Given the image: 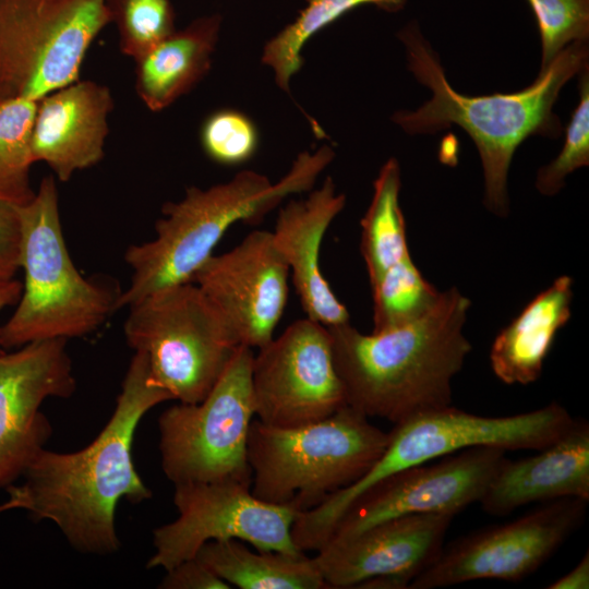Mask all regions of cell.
Here are the masks:
<instances>
[{
    "label": "cell",
    "mask_w": 589,
    "mask_h": 589,
    "mask_svg": "<svg viewBox=\"0 0 589 589\" xmlns=\"http://www.w3.org/2000/svg\"><path fill=\"white\" fill-rule=\"evenodd\" d=\"M345 204V194L338 193L327 177L308 197L292 200L280 208L272 231L306 317L326 327L349 323V312L324 278L320 264L325 232Z\"/></svg>",
    "instance_id": "cell-19"
},
{
    "label": "cell",
    "mask_w": 589,
    "mask_h": 589,
    "mask_svg": "<svg viewBox=\"0 0 589 589\" xmlns=\"http://www.w3.org/2000/svg\"><path fill=\"white\" fill-rule=\"evenodd\" d=\"M536 15L543 71L574 41L589 38V0H527Z\"/></svg>",
    "instance_id": "cell-30"
},
{
    "label": "cell",
    "mask_w": 589,
    "mask_h": 589,
    "mask_svg": "<svg viewBox=\"0 0 589 589\" xmlns=\"http://www.w3.org/2000/svg\"><path fill=\"white\" fill-rule=\"evenodd\" d=\"M107 5L118 29L120 50L133 60L176 31L170 0H107Z\"/></svg>",
    "instance_id": "cell-28"
},
{
    "label": "cell",
    "mask_w": 589,
    "mask_h": 589,
    "mask_svg": "<svg viewBox=\"0 0 589 589\" xmlns=\"http://www.w3.org/2000/svg\"><path fill=\"white\" fill-rule=\"evenodd\" d=\"M579 101L566 129L561 153L541 167L536 177L537 190L545 195L557 194L573 171L589 165V68L579 73Z\"/></svg>",
    "instance_id": "cell-29"
},
{
    "label": "cell",
    "mask_w": 589,
    "mask_h": 589,
    "mask_svg": "<svg viewBox=\"0 0 589 589\" xmlns=\"http://www.w3.org/2000/svg\"><path fill=\"white\" fill-rule=\"evenodd\" d=\"M13 508H19V503L16 500L9 497L7 502L0 505V513L9 510V509H13Z\"/></svg>",
    "instance_id": "cell-36"
},
{
    "label": "cell",
    "mask_w": 589,
    "mask_h": 589,
    "mask_svg": "<svg viewBox=\"0 0 589 589\" xmlns=\"http://www.w3.org/2000/svg\"><path fill=\"white\" fill-rule=\"evenodd\" d=\"M200 139L205 154L225 166L250 160L259 146V133L253 121L233 109L209 115L202 124Z\"/></svg>",
    "instance_id": "cell-31"
},
{
    "label": "cell",
    "mask_w": 589,
    "mask_h": 589,
    "mask_svg": "<svg viewBox=\"0 0 589 589\" xmlns=\"http://www.w3.org/2000/svg\"><path fill=\"white\" fill-rule=\"evenodd\" d=\"M372 4L386 12L401 10L406 0H306L298 16L264 46L262 62L272 69L276 84L289 93L291 77L303 65L306 41L350 10Z\"/></svg>",
    "instance_id": "cell-25"
},
{
    "label": "cell",
    "mask_w": 589,
    "mask_h": 589,
    "mask_svg": "<svg viewBox=\"0 0 589 589\" xmlns=\"http://www.w3.org/2000/svg\"><path fill=\"white\" fill-rule=\"evenodd\" d=\"M253 357L255 417L264 424L296 428L347 406L328 328L309 317L291 323Z\"/></svg>",
    "instance_id": "cell-12"
},
{
    "label": "cell",
    "mask_w": 589,
    "mask_h": 589,
    "mask_svg": "<svg viewBox=\"0 0 589 589\" xmlns=\"http://www.w3.org/2000/svg\"><path fill=\"white\" fill-rule=\"evenodd\" d=\"M334 157L333 148L323 145L313 153H300L276 183L260 172L243 170L207 189L188 188L180 201L166 203L164 216L155 224V238L125 251L131 280L119 296L117 310L165 287L191 281L231 226L260 223L287 196L311 189Z\"/></svg>",
    "instance_id": "cell-4"
},
{
    "label": "cell",
    "mask_w": 589,
    "mask_h": 589,
    "mask_svg": "<svg viewBox=\"0 0 589 589\" xmlns=\"http://www.w3.org/2000/svg\"><path fill=\"white\" fill-rule=\"evenodd\" d=\"M20 240L17 206L0 200V285L13 279L20 268Z\"/></svg>",
    "instance_id": "cell-32"
},
{
    "label": "cell",
    "mask_w": 589,
    "mask_h": 589,
    "mask_svg": "<svg viewBox=\"0 0 589 589\" xmlns=\"http://www.w3.org/2000/svg\"><path fill=\"white\" fill-rule=\"evenodd\" d=\"M17 211L24 284L15 311L0 326V348L9 351L95 332L117 310L121 291L107 280L84 277L75 267L63 238L55 177H45Z\"/></svg>",
    "instance_id": "cell-5"
},
{
    "label": "cell",
    "mask_w": 589,
    "mask_h": 589,
    "mask_svg": "<svg viewBox=\"0 0 589 589\" xmlns=\"http://www.w3.org/2000/svg\"><path fill=\"white\" fill-rule=\"evenodd\" d=\"M254 353L239 346L197 404H178L158 418L161 469L175 484L237 481L251 485L248 437L255 408L251 384Z\"/></svg>",
    "instance_id": "cell-9"
},
{
    "label": "cell",
    "mask_w": 589,
    "mask_h": 589,
    "mask_svg": "<svg viewBox=\"0 0 589 589\" xmlns=\"http://www.w3.org/2000/svg\"><path fill=\"white\" fill-rule=\"evenodd\" d=\"M289 275L272 231L254 230L228 252L211 255L191 281L215 305L240 345L261 348L273 339L287 305Z\"/></svg>",
    "instance_id": "cell-17"
},
{
    "label": "cell",
    "mask_w": 589,
    "mask_h": 589,
    "mask_svg": "<svg viewBox=\"0 0 589 589\" xmlns=\"http://www.w3.org/2000/svg\"><path fill=\"white\" fill-rule=\"evenodd\" d=\"M388 433L350 406L296 428L253 419L248 437L251 492L259 500L312 509L361 479L382 456Z\"/></svg>",
    "instance_id": "cell-7"
},
{
    "label": "cell",
    "mask_w": 589,
    "mask_h": 589,
    "mask_svg": "<svg viewBox=\"0 0 589 589\" xmlns=\"http://www.w3.org/2000/svg\"><path fill=\"white\" fill-rule=\"evenodd\" d=\"M123 333L128 345L145 354L151 383L182 404L202 401L241 346L192 281L165 287L129 306Z\"/></svg>",
    "instance_id": "cell-8"
},
{
    "label": "cell",
    "mask_w": 589,
    "mask_h": 589,
    "mask_svg": "<svg viewBox=\"0 0 589 589\" xmlns=\"http://www.w3.org/2000/svg\"><path fill=\"white\" fill-rule=\"evenodd\" d=\"M109 23L107 0H0V101H39L79 81Z\"/></svg>",
    "instance_id": "cell-10"
},
{
    "label": "cell",
    "mask_w": 589,
    "mask_h": 589,
    "mask_svg": "<svg viewBox=\"0 0 589 589\" xmlns=\"http://www.w3.org/2000/svg\"><path fill=\"white\" fill-rule=\"evenodd\" d=\"M231 587L240 589L327 588L314 557L252 551L240 540L208 541L195 554Z\"/></svg>",
    "instance_id": "cell-23"
},
{
    "label": "cell",
    "mask_w": 589,
    "mask_h": 589,
    "mask_svg": "<svg viewBox=\"0 0 589 589\" xmlns=\"http://www.w3.org/2000/svg\"><path fill=\"white\" fill-rule=\"evenodd\" d=\"M573 278L557 277L539 292L495 337L490 363L507 385L536 382L558 330L572 315Z\"/></svg>",
    "instance_id": "cell-21"
},
{
    "label": "cell",
    "mask_w": 589,
    "mask_h": 589,
    "mask_svg": "<svg viewBox=\"0 0 589 589\" xmlns=\"http://www.w3.org/2000/svg\"><path fill=\"white\" fill-rule=\"evenodd\" d=\"M251 485L237 481L175 484L178 517L153 531L155 553L147 568L168 570L193 558L208 541L240 540L255 550L300 555L292 539L299 514L292 507L255 497Z\"/></svg>",
    "instance_id": "cell-11"
},
{
    "label": "cell",
    "mask_w": 589,
    "mask_h": 589,
    "mask_svg": "<svg viewBox=\"0 0 589 589\" xmlns=\"http://www.w3.org/2000/svg\"><path fill=\"white\" fill-rule=\"evenodd\" d=\"M110 89L94 81H76L37 103L32 133L35 163H45L61 182L98 164L105 155Z\"/></svg>",
    "instance_id": "cell-18"
},
{
    "label": "cell",
    "mask_w": 589,
    "mask_h": 589,
    "mask_svg": "<svg viewBox=\"0 0 589 589\" xmlns=\"http://www.w3.org/2000/svg\"><path fill=\"white\" fill-rule=\"evenodd\" d=\"M588 501L546 502L510 522L468 534L443 548L409 589H433L477 579L518 581L534 573L575 532Z\"/></svg>",
    "instance_id": "cell-13"
},
{
    "label": "cell",
    "mask_w": 589,
    "mask_h": 589,
    "mask_svg": "<svg viewBox=\"0 0 589 589\" xmlns=\"http://www.w3.org/2000/svg\"><path fill=\"white\" fill-rule=\"evenodd\" d=\"M168 400L171 395L151 383L145 354L134 351L113 412L96 438L72 453L43 448L25 470L24 482L5 488L9 497L34 519L52 521L76 551L117 552L118 503L152 497L132 460L135 431L152 408Z\"/></svg>",
    "instance_id": "cell-1"
},
{
    "label": "cell",
    "mask_w": 589,
    "mask_h": 589,
    "mask_svg": "<svg viewBox=\"0 0 589 589\" xmlns=\"http://www.w3.org/2000/svg\"><path fill=\"white\" fill-rule=\"evenodd\" d=\"M506 452L493 446L469 447L433 460L434 464L411 467L384 478L349 504L326 542L349 538L400 516H455L481 500L508 459Z\"/></svg>",
    "instance_id": "cell-14"
},
{
    "label": "cell",
    "mask_w": 589,
    "mask_h": 589,
    "mask_svg": "<svg viewBox=\"0 0 589 589\" xmlns=\"http://www.w3.org/2000/svg\"><path fill=\"white\" fill-rule=\"evenodd\" d=\"M158 588L161 589H230V585L216 576L199 558L185 560L166 570Z\"/></svg>",
    "instance_id": "cell-33"
},
{
    "label": "cell",
    "mask_w": 589,
    "mask_h": 589,
    "mask_svg": "<svg viewBox=\"0 0 589 589\" xmlns=\"http://www.w3.org/2000/svg\"><path fill=\"white\" fill-rule=\"evenodd\" d=\"M549 589H587L589 588V555L588 552L578 564L567 574L549 585Z\"/></svg>",
    "instance_id": "cell-34"
},
{
    "label": "cell",
    "mask_w": 589,
    "mask_h": 589,
    "mask_svg": "<svg viewBox=\"0 0 589 589\" xmlns=\"http://www.w3.org/2000/svg\"><path fill=\"white\" fill-rule=\"evenodd\" d=\"M574 420L557 402L507 417L477 416L452 405L411 416L394 424L382 456L361 479L297 516L293 542L302 552L317 551L349 504L393 473L474 446L538 450L556 441Z\"/></svg>",
    "instance_id": "cell-6"
},
{
    "label": "cell",
    "mask_w": 589,
    "mask_h": 589,
    "mask_svg": "<svg viewBox=\"0 0 589 589\" xmlns=\"http://www.w3.org/2000/svg\"><path fill=\"white\" fill-rule=\"evenodd\" d=\"M37 103L25 98L0 101V200L15 206L35 195L31 168L35 164L32 133Z\"/></svg>",
    "instance_id": "cell-26"
},
{
    "label": "cell",
    "mask_w": 589,
    "mask_h": 589,
    "mask_svg": "<svg viewBox=\"0 0 589 589\" xmlns=\"http://www.w3.org/2000/svg\"><path fill=\"white\" fill-rule=\"evenodd\" d=\"M470 300L456 287L418 317L362 334L350 323L327 327L347 404L368 418L398 423L452 405V381L471 344L464 334Z\"/></svg>",
    "instance_id": "cell-3"
},
{
    "label": "cell",
    "mask_w": 589,
    "mask_h": 589,
    "mask_svg": "<svg viewBox=\"0 0 589 589\" xmlns=\"http://www.w3.org/2000/svg\"><path fill=\"white\" fill-rule=\"evenodd\" d=\"M22 284L16 279H11L0 285V313L5 308L17 303L22 293ZM4 352L0 348V353Z\"/></svg>",
    "instance_id": "cell-35"
},
{
    "label": "cell",
    "mask_w": 589,
    "mask_h": 589,
    "mask_svg": "<svg viewBox=\"0 0 589 589\" xmlns=\"http://www.w3.org/2000/svg\"><path fill=\"white\" fill-rule=\"evenodd\" d=\"M453 518L443 514L392 518L327 541L314 560L327 588L409 589L438 557Z\"/></svg>",
    "instance_id": "cell-16"
},
{
    "label": "cell",
    "mask_w": 589,
    "mask_h": 589,
    "mask_svg": "<svg viewBox=\"0 0 589 589\" xmlns=\"http://www.w3.org/2000/svg\"><path fill=\"white\" fill-rule=\"evenodd\" d=\"M401 171L396 158H389L373 182L371 203L361 219V254L370 285L390 266L410 254L406 223L399 204Z\"/></svg>",
    "instance_id": "cell-24"
},
{
    "label": "cell",
    "mask_w": 589,
    "mask_h": 589,
    "mask_svg": "<svg viewBox=\"0 0 589 589\" xmlns=\"http://www.w3.org/2000/svg\"><path fill=\"white\" fill-rule=\"evenodd\" d=\"M519 460L507 459L479 501L495 516L529 503L565 497L589 501V425L574 420L556 441Z\"/></svg>",
    "instance_id": "cell-20"
},
{
    "label": "cell",
    "mask_w": 589,
    "mask_h": 589,
    "mask_svg": "<svg viewBox=\"0 0 589 589\" xmlns=\"http://www.w3.org/2000/svg\"><path fill=\"white\" fill-rule=\"evenodd\" d=\"M67 341L38 340L0 353V489L23 477L51 435L43 402L75 392Z\"/></svg>",
    "instance_id": "cell-15"
},
{
    "label": "cell",
    "mask_w": 589,
    "mask_h": 589,
    "mask_svg": "<svg viewBox=\"0 0 589 589\" xmlns=\"http://www.w3.org/2000/svg\"><path fill=\"white\" fill-rule=\"evenodd\" d=\"M373 330H382L409 322L437 301L441 291L430 284L407 255L386 269L371 285Z\"/></svg>",
    "instance_id": "cell-27"
},
{
    "label": "cell",
    "mask_w": 589,
    "mask_h": 589,
    "mask_svg": "<svg viewBox=\"0 0 589 589\" xmlns=\"http://www.w3.org/2000/svg\"><path fill=\"white\" fill-rule=\"evenodd\" d=\"M398 38L409 71L431 97L414 110H398L392 120L410 135L434 134L452 125L474 142L484 177V205L494 215L509 211L508 171L517 147L529 136L556 137L562 133L553 107L564 85L588 67V40L564 48L528 87L510 94L468 96L448 83L437 52L420 31L407 23Z\"/></svg>",
    "instance_id": "cell-2"
},
{
    "label": "cell",
    "mask_w": 589,
    "mask_h": 589,
    "mask_svg": "<svg viewBox=\"0 0 589 589\" xmlns=\"http://www.w3.org/2000/svg\"><path fill=\"white\" fill-rule=\"evenodd\" d=\"M221 26L211 14L192 21L134 60L135 91L151 111H161L208 73Z\"/></svg>",
    "instance_id": "cell-22"
}]
</instances>
